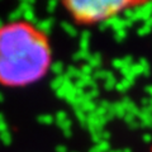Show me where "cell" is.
<instances>
[{"mask_svg": "<svg viewBox=\"0 0 152 152\" xmlns=\"http://www.w3.org/2000/svg\"><path fill=\"white\" fill-rule=\"evenodd\" d=\"M109 137H110V133H109L108 131H103L102 132V138H103V141H109Z\"/></svg>", "mask_w": 152, "mask_h": 152, "instance_id": "cell-30", "label": "cell"}, {"mask_svg": "<svg viewBox=\"0 0 152 152\" xmlns=\"http://www.w3.org/2000/svg\"><path fill=\"white\" fill-rule=\"evenodd\" d=\"M123 152H132V150L131 148H124V150H122Z\"/></svg>", "mask_w": 152, "mask_h": 152, "instance_id": "cell-36", "label": "cell"}, {"mask_svg": "<svg viewBox=\"0 0 152 152\" xmlns=\"http://www.w3.org/2000/svg\"><path fill=\"white\" fill-rule=\"evenodd\" d=\"M138 64L142 66V69H143V75L148 76L150 75V64H148V61H147L146 58H140Z\"/></svg>", "mask_w": 152, "mask_h": 152, "instance_id": "cell-17", "label": "cell"}, {"mask_svg": "<svg viewBox=\"0 0 152 152\" xmlns=\"http://www.w3.org/2000/svg\"><path fill=\"white\" fill-rule=\"evenodd\" d=\"M145 91L150 95V96L152 98V85H148V86H146V89H145Z\"/></svg>", "mask_w": 152, "mask_h": 152, "instance_id": "cell-32", "label": "cell"}, {"mask_svg": "<svg viewBox=\"0 0 152 152\" xmlns=\"http://www.w3.org/2000/svg\"><path fill=\"white\" fill-rule=\"evenodd\" d=\"M51 71L53 74H57L61 76V74H62V71H64V65L61 62H53L51 66Z\"/></svg>", "mask_w": 152, "mask_h": 152, "instance_id": "cell-16", "label": "cell"}, {"mask_svg": "<svg viewBox=\"0 0 152 152\" xmlns=\"http://www.w3.org/2000/svg\"><path fill=\"white\" fill-rule=\"evenodd\" d=\"M102 56L100 53H93V55H90L89 57V60H88V65L89 66H91L93 69H98L99 66L102 65Z\"/></svg>", "mask_w": 152, "mask_h": 152, "instance_id": "cell-7", "label": "cell"}, {"mask_svg": "<svg viewBox=\"0 0 152 152\" xmlns=\"http://www.w3.org/2000/svg\"><path fill=\"white\" fill-rule=\"evenodd\" d=\"M89 152H100V151H99V150H98V147H96V146H95V147H94V148H91V150H90Z\"/></svg>", "mask_w": 152, "mask_h": 152, "instance_id": "cell-35", "label": "cell"}, {"mask_svg": "<svg viewBox=\"0 0 152 152\" xmlns=\"http://www.w3.org/2000/svg\"><path fill=\"white\" fill-rule=\"evenodd\" d=\"M123 119H124V122L127 123L128 126H129L132 122H134V121H136V117H134V115H132V114H128V113H127L126 115H124V118H123Z\"/></svg>", "mask_w": 152, "mask_h": 152, "instance_id": "cell-25", "label": "cell"}, {"mask_svg": "<svg viewBox=\"0 0 152 152\" xmlns=\"http://www.w3.org/2000/svg\"><path fill=\"white\" fill-rule=\"evenodd\" d=\"M57 119H58V123H61V122H64V121L67 119V115H66L65 112H60L58 114H57Z\"/></svg>", "mask_w": 152, "mask_h": 152, "instance_id": "cell-28", "label": "cell"}, {"mask_svg": "<svg viewBox=\"0 0 152 152\" xmlns=\"http://www.w3.org/2000/svg\"><path fill=\"white\" fill-rule=\"evenodd\" d=\"M61 26H62V28L65 29V32L67 33L69 36L71 37H76L77 36V31H76V28L71 24V23H67V22H62L61 23Z\"/></svg>", "mask_w": 152, "mask_h": 152, "instance_id": "cell-13", "label": "cell"}, {"mask_svg": "<svg viewBox=\"0 0 152 152\" xmlns=\"http://www.w3.org/2000/svg\"><path fill=\"white\" fill-rule=\"evenodd\" d=\"M126 37H127V29L114 32V38H115L117 42H123L126 39Z\"/></svg>", "mask_w": 152, "mask_h": 152, "instance_id": "cell-19", "label": "cell"}, {"mask_svg": "<svg viewBox=\"0 0 152 152\" xmlns=\"http://www.w3.org/2000/svg\"><path fill=\"white\" fill-rule=\"evenodd\" d=\"M142 140H143L145 143H150V142H152V134H150V133H145V134L142 136Z\"/></svg>", "mask_w": 152, "mask_h": 152, "instance_id": "cell-29", "label": "cell"}, {"mask_svg": "<svg viewBox=\"0 0 152 152\" xmlns=\"http://www.w3.org/2000/svg\"><path fill=\"white\" fill-rule=\"evenodd\" d=\"M74 110H75L76 118H77V121L80 122V124L86 126V124H88V114H85V113L81 110V108H80V107L74 108Z\"/></svg>", "mask_w": 152, "mask_h": 152, "instance_id": "cell-9", "label": "cell"}, {"mask_svg": "<svg viewBox=\"0 0 152 152\" xmlns=\"http://www.w3.org/2000/svg\"><path fill=\"white\" fill-rule=\"evenodd\" d=\"M60 127L62 128L64 131H67V129H70V128H71V122H70L69 119H66V121H64V122L60 123Z\"/></svg>", "mask_w": 152, "mask_h": 152, "instance_id": "cell-26", "label": "cell"}, {"mask_svg": "<svg viewBox=\"0 0 152 152\" xmlns=\"http://www.w3.org/2000/svg\"><path fill=\"white\" fill-rule=\"evenodd\" d=\"M74 152H76V151H74Z\"/></svg>", "mask_w": 152, "mask_h": 152, "instance_id": "cell-38", "label": "cell"}, {"mask_svg": "<svg viewBox=\"0 0 152 152\" xmlns=\"http://www.w3.org/2000/svg\"><path fill=\"white\" fill-rule=\"evenodd\" d=\"M90 52L89 51H77L76 53H74V56H72V58H74V61H88L89 60V57H90Z\"/></svg>", "mask_w": 152, "mask_h": 152, "instance_id": "cell-12", "label": "cell"}, {"mask_svg": "<svg viewBox=\"0 0 152 152\" xmlns=\"http://www.w3.org/2000/svg\"><path fill=\"white\" fill-rule=\"evenodd\" d=\"M91 38V33L89 31H83L81 37H80V50L81 51H89V41Z\"/></svg>", "mask_w": 152, "mask_h": 152, "instance_id": "cell-4", "label": "cell"}, {"mask_svg": "<svg viewBox=\"0 0 152 152\" xmlns=\"http://www.w3.org/2000/svg\"><path fill=\"white\" fill-rule=\"evenodd\" d=\"M48 36L36 22L13 17L0 22V86L20 89L46 77L52 66Z\"/></svg>", "mask_w": 152, "mask_h": 152, "instance_id": "cell-1", "label": "cell"}, {"mask_svg": "<svg viewBox=\"0 0 152 152\" xmlns=\"http://www.w3.org/2000/svg\"><path fill=\"white\" fill-rule=\"evenodd\" d=\"M83 76L81 71H80V69L75 67V66H70V67L67 69V72H66V77L67 79H80Z\"/></svg>", "mask_w": 152, "mask_h": 152, "instance_id": "cell-8", "label": "cell"}, {"mask_svg": "<svg viewBox=\"0 0 152 152\" xmlns=\"http://www.w3.org/2000/svg\"><path fill=\"white\" fill-rule=\"evenodd\" d=\"M56 5H57V3H56V1L50 3V4H48V12H53V9L56 8Z\"/></svg>", "mask_w": 152, "mask_h": 152, "instance_id": "cell-31", "label": "cell"}, {"mask_svg": "<svg viewBox=\"0 0 152 152\" xmlns=\"http://www.w3.org/2000/svg\"><path fill=\"white\" fill-rule=\"evenodd\" d=\"M86 95H88V98L90 99V100H93V99H95L99 95V90L98 89H90V91H88Z\"/></svg>", "mask_w": 152, "mask_h": 152, "instance_id": "cell-24", "label": "cell"}, {"mask_svg": "<svg viewBox=\"0 0 152 152\" xmlns=\"http://www.w3.org/2000/svg\"><path fill=\"white\" fill-rule=\"evenodd\" d=\"M131 71H132V74L136 76H138V75H143V69H142V66L140 64H133L131 66Z\"/></svg>", "mask_w": 152, "mask_h": 152, "instance_id": "cell-18", "label": "cell"}, {"mask_svg": "<svg viewBox=\"0 0 152 152\" xmlns=\"http://www.w3.org/2000/svg\"><path fill=\"white\" fill-rule=\"evenodd\" d=\"M132 85H133V83L128 81V80H126V79H123L122 81H118V83H117L115 89H117L119 93H126L127 90L132 86Z\"/></svg>", "mask_w": 152, "mask_h": 152, "instance_id": "cell-11", "label": "cell"}, {"mask_svg": "<svg viewBox=\"0 0 152 152\" xmlns=\"http://www.w3.org/2000/svg\"><path fill=\"white\" fill-rule=\"evenodd\" d=\"M140 3L126 0H69L64 5L72 14L75 20L81 24L103 23L109 18L118 15L126 9L137 7Z\"/></svg>", "mask_w": 152, "mask_h": 152, "instance_id": "cell-2", "label": "cell"}, {"mask_svg": "<svg viewBox=\"0 0 152 152\" xmlns=\"http://www.w3.org/2000/svg\"><path fill=\"white\" fill-rule=\"evenodd\" d=\"M123 62H124V66H132L133 65V57L132 56H126L123 57Z\"/></svg>", "mask_w": 152, "mask_h": 152, "instance_id": "cell-27", "label": "cell"}, {"mask_svg": "<svg viewBox=\"0 0 152 152\" xmlns=\"http://www.w3.org/2000/svg\"><path fill=\"white\" fill-rule=\"evenodd\" d=\"M152 15V1L140 3L134 8V22L143 20L147 22Z\"/></svg>", "mask_w": 152, "mask_h": 152, "instance_id": "cell-3", "label": "cell"}, {"mask_svg": "<svg viewBox=\"0 0 152 152\" xmlns=\"http://www.w3.org/2000/svg\"><path fill=\"white\" fill-rule=\"evenodd\" d=\"M113 67L121 71L123 67H126V66H124V62H123L122 58H115V60H113Z\"/></svg>", "mask_w": 152, "mask_h": 152, "instance_id": "cell-23", "label": "cell"}, {"mask_svg": "<svg viewBox=\"0 0 152 152\" xmlns=\"http://www.w3.org/2000/svg\"><path fill=\"white\" fill-rule=\"evenodd\" d=\"M145 24H147V26H150V27L152 28V15L150 17V19H148V20H147V22H145Z\"/></svg>", "mask_w": 152, "mask_h": 152, "instance_id": "cell-34", "label": "cell"}, {"mask_svg": "<svg viewBox=\"0 0 152 152\" xmlns=\"http://www.w3.org/2000/svg\"><path fill=\"white\" fill-rule=\"evenodd\" d=\"M151 31H152V28L150 26L145 24V26H142L141 28H138V36H147V34H150L151 33Z\"/></svg>", "mask_w": 152, "mask_h": 152, "instance_id": "cell-22", "label": "cell"}, {"mask_svg": "<svg viewBox=\"0 0 152 152\" xmlns=\"http://www.w3.org/2000/svg\"><path fill=\"white\" fill-rule=\"evenodd\" d=\"M80 71H81V74L85 75V76H91L94 74V69L91 67V66H89L88 64L81 66V69H80Z\"/></svg>", "mask_w": 152, "mask_h": 152, "instance_id": "cell-21", "label": "cell"}, {"mask_svg": "<svg viewBox=\"0 0 152 152\" xmlns=\"http://www.w3.org/2000/svg\"><path fill=\"white\" fill-rule=\"evenodd\" d=\"M57 152H67L65 146H61V147H57Z\"/></svg>", "mask_w": 152, "mask_h": 152, "instance_id": "cell-33", "label": "cell"}, {"mask_svg": "<svg viewBox=\"0 0 152 152\" xmlns=\"http://www.w3.org/2000/svg\"><path fill=\"white\" fill-rule=\"evenodd\" d=\"M112 76H114L112 71H108V70H96V71H94V74H93V79L94 80H103V81H105L107 79L112 77Z\"/></svg>", "mask_w": 152, "mask_h": 152, "instance_id": "cell-6", "label": "cell"}, {"mask_svg": "<svg viewBox=\"0 0 152 152\" xmlns=\"http://www.w3.org/2000/svg\"><path fill=\"white\" fill-rule=\"evenodd\" d=\"M117 79H115V76H112V77H109L105 81H104V88H105L107 90H112L117 86Z\"/></svg>", "mask_w": 152, "mask_h": 152, "instance_id": "cell-15", "label": "cell"}, {"mask_svg": "<svg viewBox=\"0 0 152 152\" xmlns=\"http://www.w3.org/2000/svg\"><path fill=\"white\" fill-rule=\"evenodd\" d=\"M109 152H123V151L122 150H110Z\"/></svg>", "mask_w": 152, "mask_h": 152, "instance_id": "cell-37", "label": "cell"}, {"mask_svg": "<svg viewBox=\"0 0 152 152\" xmlns=\"http://www.w3.org/2000/svg\"><path fill=\"white\" fill-rule=\"evenodd\" d=\"M98 150L100 152H109L110 151V145H109V141H102L99 145H96Z\"/></svg>", "mask_w": 152, "mask_h": 152, "instance_id": "cell-20", "label": "cell"}, {"mask_svg": "<svg viewBox=\"0 0 152 152\" xmlns=\"http://www.w3.org/2000/svg\"><path fill=\"white\" fill-rule=\"evenodd\" d=\"M112 112L114 113V117H118V118H124L126 115V109L123 107L122 102H118V103H114L112 104Z\"/></svg>", "mask_w": 152, "mask_h": 152, "instance_id": "cell-5", "label": "cell"}, {"mask_svg": "<svg viewBox=\"0 0 152 152\" xmlns=\"http://www.w3.org/2000/svg\"><path fill=\"white\" fill-rule=\"evenodd\" d=\"M80 108H81V110H83L85 114H91V113H94L95 110H96L98 105H96V104H95L94 102H86V103H84Z\"/></svg>", "mask_w": 152, "mask_h": 152, "instance_id": "cell-10", "label": "cell"}, {"mask_svg": "<svg viewBox=\"0 0 152 152\" xmlns=\"http://www.w3.org/2000/svg\"><path fill=\"white\" fill-rule=\"evenodd\" d=\"M69 80H70V79L66 77V75H65V76H62V75H61V76H57V77L53 80V83H52V88L56 89V90H58L66 81H69Z\"/></svg>", "mask_w": 152, "mask_h": 152, "instance_id": "cell-14", "label": "cell"}]
</instances>
